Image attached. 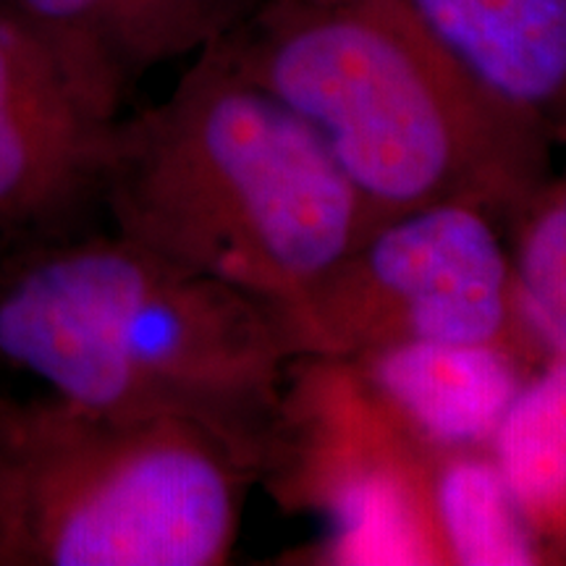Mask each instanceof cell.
<instances>
[{
	"mask_svg": "<svg viewBox=\"0 0 566 566\" xmlns=\"http://www.w3.org/2000/svg\"><path fill=\"white\" fill-rule=\"evenodd\" d=\"M289 359L265 304L118 233L0 252V365L95 412L195 424L254 478Z\"/></svg>",
	"mask_w": 566,
	"mask_h": 566,
	"instance_id": "6da1fadb",
	"label": "cell"
},
{
	"mask_svg": "<svg viewBox=\"0 0 566 566\" xmlns=\"http://www.w3.org/2000/svg\"><path fill=\"white\" fill-rule=\"evenodd\" d=\"M221 45L315 132L375 223L441 202L514 221L546 184L554 142L472 80L409 0H260Z\"/></svg>",
	"mask_w": 566,
	"mask_h": 566,
	"instance_id": "7a4b0ae2",
	"label": "cell"
},
{
	"mask_svg": "<svg viewBox=\"0 0 566 566\" xmlns=\"http://www.w3.org/2000/svg\"><path fill=\"white\" fill-rule=\"evenodd\" d=\"M113 233L265 304L307 296L375 226L315 132L233 66L221 40L171 95L113 126Z\"/></svg>",
	"mask_w": 566,
	"mask_h": 566,
	"instance_id": "3957f363",
	"label": "cell"
},
{
	"mask_svg": "<svg viewBox=\"0 0 566 566\" xmlns=\"http://www.w3.org/2000/svg\"><path fill=\"white\" fill-rule=\"evenodd\" d=\"M254 483L195 424L0 391V566H221Z\"/></svg>",
	"mask_w": 566,
	"mask_h": 566,
	"instance_id": "277c9868",
	"label": "cell"
},
{
	"mask_svg": "<svg viewBox=\"0 0 566 566\" xmlns=\"http://www.w3.org/2000/svg\"><path fill=\"white\" fill-rule=\"evenodd\" d=\"M436 451L409 433L346 357L289 359L258 483L325 535L294 564L449 566L436 522Z\"/></svg>",
	"mask_w": 566,
	"mask_h": 566,
	"instance_id": "5b68a950",
	"label": "cell"
},
{
	"mask_svg": "<svg viewBox=\"0 0 566 566\" xmlns=\"http://www.w3.org/2000/svg\"><path fill=\"white\" fill-rule=\"evenodd\" d=\"M495 221L475 205L441 202L375 223L313 292L275 315L292 357L472 344L541 365Z\"/></svg>",
	"mask_w": 566,
	"mask_h": 566,
	"instance_id": "8992f818",
	"label": "cell"
},
{
	"mask_svg": "<svg viewBox=\"0 0 566 566\" xmlns=\"http://www.w3.org/2000/svg\"><path fill=\"white\" fill-rule=\"evenodd\" d=\"M13 0H0V252L84 233L113 126Z\"/></svg>",
	"mask_w": 566,
	"mask_h": 566,
	"instance_id": "52a82bcc",
	"label": "cell"
},
{
	"mask_svg": "<svg viewBox=\"0 0 566 566\" xmlns=\"http://www.w3.org/2000/svg\"><path fill=\"white\" fill-rule=\"evenodd\" d=\"M103 108L134 84L237 30L260 0H13Z\"/></svg>",
	"mask_w": 566,
	"mask_h": 566,
	"instance_id": "ba28073f",
	"label": "cell"
},
{
	"mask_svg": "<svg viewBox=\"0 0 566 566\" xmlns=\"http://www.w3.org/2000/svg\"><path fill=\"white\" fill-rule=\"evenodd\" d=\"M346 359L433 451L491 449L509 405L535 370L520 354L472 344H391Z\"/></svg>",
	"mask_w": 566,
	"mask_h": 566,
	"instance_id": "9c48e42d",
	"label": "cell"
},
{
	"mask_svg": "<svg viewBox=\"0 0 566 566\" xmlns=\"http://www.w3.org/2000/svg\"><path fill=\"white\" fill-rule=\"evenodd\" d=\"M495 101L566 139V0H409Z\"/></svg>",
	"mask_w": 566,
	"mask_h": 566,
	"instance_id": "30bf717a",
	"label": "cell"
},
{
	"mask_svg": "<svg viewBox=\"0 0 566 566\" xmlns=\"http://www.w3.org/2000/svg\"><path fill=\"white\" fill-rule=\"evenodd\" d=\"M491 451L546 562H566V357L527 375Z\"/></svg>",
	"mask_w": 566,
	"mask_h": 566,
	"instance_id": "8fae6325",
	"label": "cell"
},
{
	"mask_svg": "<svg viewBox=\"0 0 566 566\" xmlns=\"http://www.w3.org/2000/svg\"><path fill=\"white\" fill-rule=\"evenodd\" d=\"M433 501L449 566L548 564L491 449L436 451Z\"/></svg>",
	"mask_w": 566,
	"mask_h": 566,
	"instance_id": "7c38bea8",
	"label": "cell"
},
{
	"mask_svg": "<svg viewBox=\"0 0 566 566\" xmlns=\"http://www.w3.org/2000/svg\"><path fill=\"white\" fill-rule=\"evenodd\" d=\"M514 294L541 363L566 357V181L541 184L516 212Z\"/></svg>",
	"mask_w": 566,
	"mask_h": 566,
	"instance_id": "4fadbf2b",
	"label": "cell"
}]
</instances>
